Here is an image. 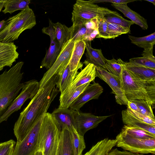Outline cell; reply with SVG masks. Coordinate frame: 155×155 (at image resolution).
I'll list each match as a JSON object with an SVG mask.
<instances>
[{
    "label": "cell",
    "instance_id": "cell-23",
    "mask_svg": "<svg viewBox=\"0 0 155 155\" xmlns=\"http://www.w3.org/2000/svg\"><path fill=\"white\" fill-rule=\"evenodd\" d=\"M121 62L128 70L130 71L141 79L150 81L155 80V69L134 64L129 62Z\"/></svg>",
    "mask_w": 155,
    "mask_h": 155
},
{
    "label": "cell",
    "instance_id": "cell-22",
    "mask_svg": "<svg viewBox=\"0 0 155 155\" xmlns=\"http://www.w3.org/2000/svg\"><path fill=\"white\" fill-rule=\"evenodd\" d=\"M123 123L125 125L143 129L155 135V127L145 123L137 119L127 111V109L121 112Z\"/></svg>",
    "mask_w": 155,
    "mask_h": 155
},
{
    "label": "cell",
    "instance_id": "cell-33",
    "mask_svg": "<svg viewBox=\"0 0 155 155\" xmlns=\"http://www.w3.org/2000/svg\"><path fill=\"white\" fill-rule=\"evenodd\" d=\"M90 82L87 83L77 87L71 96L63 101L60 102L58 108L62 109L68 108L72 103L90 84Z\"/></svg>",
    "mask_w": 155,
    "mask_h": 155
},
{
    "label": "cell",
    "instance_id": "cell-37",
    "mask_svg": "<svg viewBox=\"0 0 155 155\" xmlns=\"http://www.w3.org/2000/svg\"><path fill=\"white\" fill-rule=\"evenodd\" d=\"M129 62L134 65L155 69V60L145 57L132 58L129 59Z\"/></svg>",
    "mask_w": 155,
    "mask_h": 155
},
{
    "label": "cell",
    "instance_id": "cell-16",
    "mask_svg": "<svg viewBox=\"0 0 155 155\" xmlns=\"http://www.w3.org/2000/svg\"><path fill=\"white\" fill-rule=\"evenodd\" d=\"M51 114L60 131L63 129H66L70 132L75 129L74 110L58 108L55 109Z\"/></svg>",
    "mask_w": 155,
    "mask_h": 155
},
{
    "label": "cell",
    "instance_id": "cell-26",
    "mask_svg": "<svg viewBox=\"0 0 155 155\" xmlns=\"http://www.w3.org/2000/svg\"><path fill=\"white\" fill-rule=\"evenodd\" d=\"M53 25L56 37L61 49L64 45L71 39L72 27H68L59 22L54 23Z\"/></svg>",
    "mask_w": 155,
    "mask_h": 155
},
{
    "label": "cell",
    "instance_id": "cell-25",
    "mask_svg": "<svg viewBox=\"0 0 155 155\" xmlns=\"http://www.w3.org/2000/svg\"><path fill=\"white\" fill-rule=\"evenodd\" d=\"M85 48L84 41H80L75 43L68 64L70 71L75 70L82 63L80 61Z\"/></svg>",
    "mask_w": 155,
    "mask_h": 155
},
{
    "label": "cell",
    "instance_id": "cell-34",
    "mask_svg": "<svg viewBox=\"0 0 155 155\" xmlns=\"http://www.w3.org/2000/svg\"><path fill=\"white\" fill-rule=\"evenodd\" d=\"M130 30L116 24L108 22L109 39H114L122 35L130 33Z\"/></svg>",
    "mask_w": 155,
    "mask_h": 155
},
{
    "label": "cell",
    "instance_id": "cell-45",
    "mask_svg": "<svg viewBox=\"0 0 155 155\" xmlns=\"http://www.w3.org/2000/svg\"><path fill=\"white\" fill-rule=\"evenodd\" d=\"M5 21L3 20L0 21V32L3 30L5 25Z\"/></svg>",
    "mask_w": 155,
    "mask_h": 155
},
{
    "label": "cell",
    "instance_id": "cell-42",
    "mask_svg": "<svg viewBox=\"0 0 155 155\" xmlns=\"http://www.w3.org/2000/svg\"><path fill=\"white\" fill-rule=\"evenodd\" d=\"M91 1L92 3L94 4L101 2H109L112 4H127L135 1L131 0H91Z\"/></svg>",
    "mask_w": 155,
    "mask_h": 155
},
{
    "label": "cell",
    "instance_id": "cell-30",
    "mask_svg": "<svg viewBox=\"0 0 155 155\" xmlns=\"http://www.w3.org/2000/svg\"><path fill=\"white\" fill-rule=\"evenodd\" d=\"M121 132L133 137L140 139L155 138V135L143 129L125 125L122 127Z\"/></svg>",
    "mask_w": 155,
    "mask_h": 155
},
{
    "label": "cell",
    "instance_id": "cell-19",
    "mask_svg": "<svg viewBox=\"0 0 155 155\" xmlns=\"http://www.w3.org/2000/svg\"><path fill=\"white\" fill-rule=\"evenodd\" d=\"M127 4H111V5L121 12L125 16L131 20L135 24L141 27L143 30L148 29V26L147 20L137 12L133 11L129 7Z\"/></svg>",
    "mask_w": 155,
    "mask_h": 155
},
{
    "label": "cell",
    "instance_id": "cell-21",
    "mask_svg": "<svg viewBox=\"0 0 155 155\" xmlns=\"http://www.w3.org/2000/svg\"><path fill=\"white\" fill-rule=\"evenodd\" d=\"M56 155H74L71 133L66 129L60 130V138Z\"/></svg>",
    "mask_w": 155,
    "mask_h": 155
},
{
    "label": "cell",
    "instance_id": "cell-14",
    "mask_svg": "<svg viewBox=\"0 0 155 155\" xmlns=\"http://www.w3.org/2000/svg\"><path fill=\"white\" fill-rule=\"evenodd\" d=\"M96 68L94 64H89L78 72L72 83L60 97V102L71 96L78 87L93 81L96 77Z\"/></svg>",
    "mask_w": 155,
    "mask_h": 155
},
{
    "label": "cell",
    "instance_id": "cell-38",
    "mask_svg": "<svg viewBox=\"0 0 155 155\" xmlns=\"http://www.w3.org/2000/svg\"><path fill=\"white\" fill-rule=\"evenodd\" d=\"M108 22L104 18L98 19L97 31L98 34L96 38H103L104 39H109L108 33Z\"/></svg>",
    "mask_w": 155,
    "mask_h": 155
},
{
    "label": "cell",
    "instance_id": "cell-48",
    "mask_svg": "<svg viewBox=\"0 0 155 155\" xmlns=\"http://www.w3.org/2000/svg\"><path fill=\"white\" fill-rule=\"evenodd\" d=\"M145 1L150 2L152 3L154 5H155V0H145Z\"/></svg>",
    "mask_w": 155,
    "mask_h": 155
},
{
    "label": "cell",
    "instance_id": "cell-41",
    "mask_svg": "<svg viewBox=\"0 0 155 155\" xmlns=\"http://www.w3.org/2000/svg\"><path fill=\"white\" fill-rule=\"evenodd\" d=\"M108 155H144L143 154L132 152L124 150L120 151L116 148L111 150L107 154Z\"/></svg>",
    "mask_w": 155,
    "mask_h": 155
},
{
    "label": "cell",
    "instance_id": "cell-24",
    "mask_svg": "<svg viewBox=\"0 0 155 155\" xmlns=\"http://www.w3.org/2000/svg\"><path fill=\"white\" fill-rule=\"evenodd\" d=\"M115 139L105 138L97 142L84 155H106L116 145Z\"/></svg>",
    "mask_w": 155,
    "mask_h": 155
},
{
    "label": "cell",
    "instance_id": "cell-40",
    "mask_svg": "<svg viewBox=\"0 0 155 155\" xmlns=\"http://www.w3.org/2000/svg\"><path fill=\"white\" fill-rule=\"evenodd\" d=\"M128 112L132 116L141 121L155 127V120L143 115L138 112L133 110L127 107Z\"/></svg>",
    "mask_w": 155,
    "mask_h": 155
},
{
    "label": "cell",
    "instance_id": "cell-35",
    "mask_svg": "<svg viewBox=\"0 0 155 155\" xmlns=\"http://www.w3.org/2000/svg\"><path fill=\"white\" fill-rule=\"evenodd\" d=\"M130 101L137 105L139 113L155 120L151 106L147 101L144 100H137Z\"/></svg>",
    "mask_w": 155,
    "mask_h": 155
},
{
    "label": "cell",
    "instance_id": "cell-36",
    "mask_svg": "<svg viewBox=\"0 0 155 155\" xmlns=\"http://www.w3.org/2000/svg\"><path fill=\"white\" fill-rule=\"evenodd\" d=\"M106 65L107 71L120 78L122 71V68L117 60L114 58L111 60L106 59Z\"/></svg>",
    "mask_w": 155,
    "mask_h": 155
},
{
    "label": "cell",
    "instance_id": "cell-2",
    "mask_svg": "<svg viewBox=\"0 0 155 155\" xmlns=\"http://www.w3.org/2000/svg\"><path fill=\"white\" fill-rule=\"evenodd\" d=\"M118 59L122 71L120 78L122 89L128 101L144 100L153 108L155 104V80H143L127 70Z\"/></svg>",
    "mask_w": 155,
    "mask_h": 155
},
{
    "label": "cell",
    "instance_id": "cell-43",
    "mask_svg": "<svg viewBox=\"0 0 155 155\" xmlns=\"http://www.w3.org/2000/svg\"><path fill=\"white\" fill-rule=\"evenodd\" d=\"M153 47L145 48L141 55L143 57L155 60V57L153 54Z\"/></svg>",
    "mask_w": 155,
    "mask_h": 155
},
{
    "label": "cell",
    "instance_id": "cell-5",
    "mask_svg": "<svg viewBox=\"0 0 155 155\" xmlns=\"http://www.w3.org/2000/svg\"><path fill=\"white\" fill-rule=\"evenodd\" d=\"M60 135V131L55 123L51 114L44 115L38 137L37 151L43 155H56Z\"/></svg>",
    "mask_w": 155,
    "mask_h": 155
},
{
    "label": "cell",
    "instance_id": "cell-50",
    "mask_svg": "<svg viewBox=\"0 0 155 155\" xmlns=\"http://www.w3.org/2000/svg\"></svg>",
    "mask_w": 155,
    "mask_h": 155
},
{
    "label": "cell",
    "instance_id": "cell-44",
    "mask_svg": "<svg viewBox=\"0 0 155 155\" xmlns=\"http://www.w3.org/2000/svg\"><path fill=\"white\" fill-rule=\"evenodd\" d=\"M127 107L139 112V109L137 105L134 102L128 101Z\"/></svg>",
    "mask_w": 155,
    "mask_h": 155
},
{
    "label": "cell",
    "instance_id": "cell-49",
    "mask_svg": "<svg viewBox=\"0 0 155 155\" xmlns=\"http://www.w3.org/2000/svg\"><path fill=\"white\" fill-rule=\"evenodd\" d=\"M2 0H0V2H2Z\"/></svg>",
    "mask_w": 155,
    "mask_h": 155
},
{
    "label": "cell",
    "instance_id": "cell-15",
    "mask_svg": "<svg viewBox=\"0 0 155 155\" xmlns=\"http://www.w3.org/2000/svg\"><path fill=\"white\" fill-rule=\"evenodd\" d=\"M103 91V87L98 83L94 82L93 84H90L72 103L69 107L70 109L79 111L88 101L98 99Z\"/></svg>",
    "mask_w": 155,
    "mask_h": 155
},
{
    "label": "cell",
    "instance_id": "cell-31",
    "mask_svg": "<svg viewBox=\"0 0 155 155\" xmlns=\"http://www.w3.org/2000/svg\"><path fill=\"white\" fill-rule=\"evenodd\" d=\"M71 39L74 42L86 40L88 35L87 28L84 23L72 25Z\"/></svg>",
    "mask_w": 155,
    "mask_h": 155
},
{
    "label": "cell",
    "instance_id": "cell-1",
    "mask_svg": "<svg viewBox=\"0 0 155 155\" xmlns=\"http://www.w3.org/2000/svg\"><path fill=\"white\" fill-rule=\"evenodd\" d=\"M59 76L53 75L20 113L13 128L16 143L21 141L36 122L47 112L59 92L55 87Z\"/></svg>",
    "mask_w": 155,
    "mask_h": 155
},
{
    "label": "cell",
    "instance_id": "cell-10",
    "mask_svg": "<svg viewBox=\"0 0 155 155\" xmlns=\"http://www.w3.org/2000/svg\"><path fill=\"white\" fill-rule=\"evenodd\" d=\"M44 115L36 122L21 141L16 143L12 155H34L37 150L39 133Z\"/></svg>",
    "mask_w": 155,
    "mask_h": 155
},
{
    "label": "cell",
    "instance_id": "cell-47",
    "mask_svg": "<svg viewBox=\"0 0 155 155\" xmlns=\"http://www.w3.org/2000/svg\"><path fill=\"white\" fill-rule=\"evenodd\" d=\"M34 155H43V154L42 151L39 150L36 152Z\"/></svg>",
    "mask_w": 155,
    "mask_h": 155
},
{
    "label": "cell",
    "instance_id": "cell-17",
    "mask_svg": "<svg viewBox=\"0 0 155 155\" xmlns=\"http://www.w3.org/2000/svg\"><path fill=\"white\" fill-rule=\"evenodd\" d=\"M18 48L13 42H0V71L6 66L11 67L18 58Z\"/></svg>",
    "mask_w": 155,
    "mask_h": 155
},
{
    "label": "cell",
    "instance_id": "cell-46",
    "mask_svg": "<svg viewBox=\"0 0 155 155\" xmlns=\"http://www.w3.org/2000/svg\"><path fill=\"white\" fill-rule=\"evenodd\" d=\"M7 0H2L0 2V12L3 7L5 3L7 1Z\"/></svg>",
    "mask_w": 155,
    "mask_h": 155
},
{
    "label": "cell",
    "instance_id": "cell-28",
    "mask_svg": "<svg viewBox=\"0 0 155 155\" xmlns=\"http://www.w3.org/2000/svg\"><path fill=\"white\" fill-rule=\"evenodd\" d=\"M128 36L131 43L144 49L153 47L155 44V32L143 37H137L129 35Z\"/></svg>",
    "mask_w": 155,
    "mask_h": 155
},
{
    "label": "cell",
    "instance_id": "cell-29",
    "mask_svg": "<svg viewBox=\"0 0 155 155\" xmlns=\"http://www.w3.org/2000/svg\"><path fill=\"white\" fill-rule=\"evenodd\" d=\"M70 132L74 155H82V152L86 148L84 136L79 134L75 129Z\"/></svg>",
    "mask_w": 155,
    "mask_h": 155
},
{
    "label": "cell",
    "instance_id": "cell-6",
    "mask_svg": "<svg viewBox=\"0 0 155 155\" xmlns=\"http://www.w3.org/2000/svg\"><path fill=\"white\" fill-rule=\"evenodd\" d=\"M116 12L99 6L91 0H77L73 5L71 20L73 25L84 23L95 18H104L106 16Z\"/></svg>",
    "mask_w": 155,
    "mask_h": 155
},
{
    "label": "cell",
    "instance_id": "cell-9",
    "mask_svg": "<svg viewBox=\"0 0 155 155\" xmlns=\"http://www.w3.org/2000/svg\"><path fill=\"white\" fill-rule=\"evenodd\" d=\"M39 90V82L36 80H31L24 83L19 94L4 113L0 117V124L4 121H6L12 114L20 110L27 100L32 99Z\"/></svg>",
    "mask_w": 155,
    "mask_h": 155
},
{
    "label": "cell",
    "instance_id": "cell-32",
    "mask_svg": "<svg viewBox=\"0 0 155 155\" xmlns=\"http://www.w3.org/2000/svg\"><path fill=\"white\" fill-rule=\"evenodd\" d=\"M104 18L108 22L116 24L129 30L131 26L135 24L131 21L124 18L117 12L114 13L106 16Z\"/></svg>",
    "mask_w": 155,
    "mask_h": 155
},
{
    "label": "cell",
    "instance_id": "cell-20",
    "mask_svg": "<svg viewBox=\"0 0 155 155\" xmlns=\"http://www.w3.org/2000/svg\"><path fill=\"white\" fill-rule=\"evenodd\" d=\"M83 66L82 63L75 70L71 71L68 65L62 73L59 75L56 85L59 91L61 92V95L64 93L72 83L78 73V70L81 69Z\"/></svg>",
    "mask_w": 155,
    "mask_h": 155
},
{
    "label": "cell",
    "instance_id": "cell-3",
    "mask_svg": "<svg viewBox=\"0 0 155 155\" xmlns=\"http://www.w3.org/2000/svg\"><path fill=\"white\" fill-rule=\"evenodd\" d=\"M24 64L18 62L0 75V117L7 110L22 90L23 73L21 69Z\"/></svg>",
    "mask_w": 155,
    "mask_h": 155
},
{
    "label": "cell",
    "instance_id": "cell-13",
    "mask_svg": "<svg viewBox=\"0 0 155 155\" xmlns=\"http://www.w3.org/2000/svg\"><path fill=\"white\" fill-rule=\"evenodd\" d=\"M75 129L80 134L84 136L90 130L97 127L99 124L110 116H98L91 113L74 110Z\"/></svg>",
    "mask_w": 155,
    "mask_h": 155
},
{
    "label": "cell",
    "instance_id": "cell-11",
    "mask_svg": "<svg viewBox=\"0 0 155 155\" xmlns=\"http://www.w3.org/2000/svg\"><path fill=\"white\" fill-rule=\"evenodd\" d=\"M49 26L44 27L42 29V31L43 33L49 36L50 44L40 66L41 68L45 67L48 69L50 68L53 64L61 49L56 37L54 23L50 19L49 20Z\"/></svg>",
    "mask_w": 155,
    "mask_h": 155
},
{
    "label": "cell",
    "instance_id": "cell-8",
    "mask_svg": "<svg viewBox=\"0 0 155 155\" xmlns=\"http://www.w3.org/2000/svg\"><path fill=\"white\" fill-rule=\"evenodd\" d=\"M75 43L70 39L64 45L54 64L39 82V89L43 87L53 75H60L64 72L68 65Z\"/></svg>",
    "mask_w": 155,
    "mask_h": 155
},
{
    "label": "cell",
    "instance_id": "cell-12",
    "mask_svg": "<svg viewBox=\"0 0 155 155\" xmlns=\"http://www.w3.org/2000/svg\"><path fill=\"white\" fill-rule=\"evenodd\" d=\"M96 68V77L105 81L111 87L112 93L115 95L116 102L120 105H127L128 100L122 89L120 78L102 68Z\"/></svg>",
    "mask_w": 155,
    "mask_h": 155
},
{
    "label": "cell",
    "instance_id": "cell-18",
    "mask_svg": "<svg viewBox=\"0 0 155 155\" xmlns=\"http://www.w3.org/2000/svg\"><path fill=\"white\" fill-rule=\"evenodd\" d=\"M84 41L86 50V59L83 63L85 66L89 64H92L96 67L102 68L107 70L106 59L104 56L101 49L92 48L91 45V41L87 40Z\"/></svg>",
    "mask_w": 155,
    "mask_h": 155
},
{
    "label": "cell",
    "instance_id": "cell-7",
    "mask_svg": "<svg viewBox=\"0 0 155 155\" xmlns=\"http://www.w3.org/2000/svg\"><path fill=\"white\" fill-rule=\"evenodd\" d=\"M115 139L116 145L124 150L132 152L147 154H155V138L140 139L120 132Z\"/></svg>",
    "mask_w": 155,
    "mask_h": 155
},
{
    "label": "cell",
    "instance_id": "cell-27",
    "mask_svg": "<svg viewBox=\"0 0 155 155\" xmlns=\"http://www.w3.org/2000/svg\"><path fill=\"white\" fill-rule=\"evenodd\" d=\"M31 2L30 0H7L5 3L4 9L2 12L5 14H12L15 12L22 10L28 7Z\"/></svg>",
    "mask_w": 155,
    "mask_h": 155
},
{
    "label": "cell",
    "instance_id": "cell-39",
    "mask_svg": "<svg viewBox=\"0 0 155 155\" xmlns=\"http://www.w3.org/2000/svg\"><path fill=\"white\" fill-rule=\"evenodd\" d=\"M16 143L12 139L0 143V155H12Z\"/></svg>",
    "mask_w": 155,
    "mask_h": 155
},
{
    "label": "cell",
    "instance_id": "cell-4",
    "mask_svg": "<svg viewBox=\"0 0 155 155\" xmlns=\"http://www.w3.org/2000/svg\"><path fill=\"white\" fill-rule=\"evenodd\" d=\"M5 25L0 32V42L10 43L17 40L25 30L31 29L36 24L35 16L29 6L5 21Z\"/></svg>",
    "mask_w": 155,
    "mask_h": 155
}]
</instances>
